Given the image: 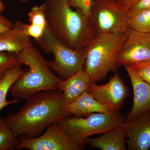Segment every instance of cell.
<instances>
[{"label":"cell","instance_id":"5bb4252c","mask_svg":"<svg viewBox=\"0 0 150 150\" xmlns=\"http://www.w3.org/2000/svg\"><path fill=\"white\" fill-rule=\"evenodd\" d=\"M91 83V78L83 67L69 79L63 80L58 89L62 91L66 105L87 91Z\"/></svg>","mask_w":150,"mask_h":150},{"label":"cell","instance_id":"52a82bcc","mask_svg":"<svg viewBox=\"0 0 150 150\" xmlns=\"http://www.w3.org/2000/svg\"><path fill=\"white\" fill-rule=\"evenodd\" d=\"M130 8L119 0H92L88 18L92 29L95 33H124Z\"/></svg>","mask_w":150,"mask_h":150},{"label":"cell","instance_id":"cb8c5ba5","mask_svg":"<svg viewBox=\"0 0 150 150\" xmlns=\"http://www.w3.org/2000/svg\"><path fill=\"white\" fill-rule=\"evenodd\" d=\"M149 9H150V0H139L130 7L129 11V18Z\"/></svg>","mask_w":150,"mask_h":150},{"label":"cell","instance_id":"8fae6325","mask_svg":"<svg viewBox=\"0 0 150 150\" xmlns=\"http://www.w3.org/2000/svg\"><path fill=\"white\" fill-rule=\"evenodd\" d=\"M121 126L125 129L127 150H148L150 148V111L130 121H126Z\"/></svg>","mask_w":150,"mask_h":150},{"label":"cell","instance_id":"4316f807","mask_svg":"<svg viewBox=\"0 0 150 150\" xmlns=\"http://www.w3.org/2000/svg\"><path fill=\"white\" fill-rule=\"evenodd\" d=\"M5 6L4 5V3L0 0V13H2L4 11Z\"/></svg>","mask_w":150,"mask_h":150},{"label":"cell","instance_id":"6da1fadb","mask_svg":"<svg viewBox=\"0 0 150 150\" xmlns=\"http://www.w3.org/2000/svg\"><path fill=\"white\" fill-rule=\"evenodd\" d=\"M66 105L62 91H44L30 96L18 112L5 119L16 137L33 139L52 123L72 115L66 110Z\"/></svg>","mask_w":150,"mask_h":150},{"label":"cell","instance_id":"277c9868","mask_svg":"<svg viewBox=\"0 0 150 150\" xmlns=\"http://www.w3.org/2000/svg\"><path fill=\"white\" fill-rule=\"evenodd\" d=\"M125 33H95L84 48L83 68L91 83L105 79L108 74L116 71L117 56L125 40Z\"/></svg>","mask_w":150,"mask_h":150},{"label":"cell","instance_id":"7402d4cb","mask_svg":"<svg viewBox=\"0 0 150 150\" xmlns=\"http://www.w3.org/2000/svg\"><path fill=\"white\" fill-rule=\"evenodd\" d=\"M129 66L143 80L150 83V59Z\"/></svg>","mask_w":150,"mask_h":150},{"label":"cell","instance_id":"ac0fdd59","mask_svg":"<svg viewBox=\"0 0 150 150\" xmlns=\"http://www.w3.org/2000/svg\"><path fill=\"white\" fill-rule=\"evenodd\" d=\"M24 71L21 66L12 67L7 71L0 80V111L8 105L16 103L18 101L16 99L8 101L6 99L7 95L11 86Z\"/></svg>","mask_w":150,"mask_h":150},{"label":"cell","instance_id":"8992f818","mask_svg":"<svg viewBox=\"0 0 150 150\" xmlns=\"http://www.w3.org/2000/svg\"><path fill=\"white\" fill-rule=\"evenodd\" d=\"M47 54H52L54 59L48 62L52 71L63 80L69 79L83 67L84 49L76 50L68 47L59 41L46 27L43 35L34 40Z\"/></svg>","mask_w":150,"mask_h":150},{"label":"cell","instance_id":"44dd1931","mask_svg":"<svg viewBox=\"0 0 150 150\" xmlns=\"http://www.w3.org/2000/svg\"><path fill=\"white\" fill-rule=\"evenodd\" d=\"M21 65L16 60V54L0 52V80L10 69Z\"/></svg>","mask_w":150,"mask_h":150},{"label":"cell","instance_id":"9a60e30c","mask_svg":"<svg viewBox=\"0 0 150 150\" xmlns=\"http://www.w3.org/2000/svg\"><path fill=\"white\" fill-rule=\"evenodd\" d=\"M95 138H88L86 143L93 148L101 150H126V132L122 126H116Z\"/></svg>","mask_w":150,"mask_h":150},{"label":"cell","instance_id":"5b68a950","mask_svg":"<svg viewBox=\"0 0 150 150\" xmlns=\"http://www.w3.org/2000/svg\"><path fill=\"white\" fill-rule=\"evenodd\" d=\"M126 118L120 112L93 113L87 116H68L56 122L59 128L76 145L79 150L85 147L86 141L95 134L121 126Z\"/></svg>","mask_w":150,"mask_h":150},{"label":"cell","instance_id":"3957f363","mask_svg":"<svg viewBox=\"0 0 150 150\" xmlns=\"http://www.w3.org/2000/svg\"><path fill=\"white\" fill-rule=\"evenodd\" d=\"M19 63L27 66L10 88L14 99H28L44 91L58 89L63 79L56 76L39 50L34 46L16 54Z\"/></svg>","mask_w":150,"mask_h":150},{"label":"cell","instance_id":"484cf974","mask_svg":"<svg viewBox=\"0 0 150 150\" xmlns=\"http://www.w3.org/2000/svg\"><path fill=\"white\" fill-rule=\"evenodd\" d=\"M119 1L131 7V6L135 4L139 0H119Z\"/></svg>","mask_w":150,"mask_h":150},{"label":"cell","instance_id":"9c48e42d","mask_svg":"<svg viewBox=\"0 0 150 150\" xmlns=\"http://www.w3.org/2000/svg\"><path fill=\"white\" fill-rule=\"evenodd\" d=\"M87 91L112 111L120 112L129 93V89L117 72L107 83L97 85L91 83Z\"/></svg>","mask_w":150,"mask_h":150},{"label":"cell","instance_id":"4fadbf2b","mask_svg":"<svg viewBox=\"0 0 150 150\" xmlns=\"http://www.w3.org/2000/svg\"><path fill=\"white\" fill-rule=\"evenodd\" d=\"M25 24L17 21L11 28L0 34V52L17 54L33 46L32 38L28 34Z\"/></svg>","mask_w":150,"mask_h":150},{"label":"cell","instance_id":"2e32d148","mask_svg":"<svg viewBox=\"0 0 150 150\" xmlns=\"http://www.w3.org/2000/svg\"><path fill=\"white\" fill-rule=\"evenodd\" d=\"M66 109L70 114L75 116H87L93 113L113 111L98 102L87 91L67 105Z\"/></svg>","mask_w":150,"mask_h":150},{"label":"cell","instance_id":"7a4b0ae2","mask_svg":"<svg viewBox=\"0 0 150 150\" xmlns=\"http://www.w3.org/2000/svg\"><path fill=\"white\" fill-rule=\"evenodd\" d=\"M44 3L47 25L55 37L72 49H84L95 34L86 15L79 9L73 10L67 0Z\"/></svg>","mask_w":150,"mask_h":150},{"label":"cell","instance_id":"7c38bea8","mask_svg":"<svg viewBox=\"0 0 150 150\" xmlns=\"http://www.w3.org/2000/svg\"><path fill=\"white\" fill-rule=\"evenodd\" d=\"M134 91V101L126 121H130L150 111V83L143 80L129 65L124 66Z\"/></svg>","mask_w":150,"mask_h":150},{"label":"cell","instance_id":"d4e9b609","mask_svg":"<svg viewBox=\"0 0 150 150\" xmlns=\"http://www.w3.org/2000/svg\"><path fill=\"white\" fill-rule=\"evenodd\" d=\"M13 23L0 13V34L13 27Z\"/></svg>","mask_w":150,"mask_h":150},{"label":"cell","instance_id":"83f0119b","mask_svg":"<svg viewBox=\"0 0 150 150\" xmlns=\"http://www.w3.org/2000/svg\"><path fill=\"white\" fill-rule=\"evenodd\" d=\"M19 1H20L21 2L25 3L29 1L30 0H19Z\"/></svg>","mask_w":150,"mask_h":150},{"label":"cell","instance_id":"ffe728a7","mask_svg":"<svg viewBox=\"0 0 150 150\" xmlns=\"http://www.w3.org/2000/svg\"><path fill=\"white\" fill-rule=\"evenodd\" d=\"M128 28L141 32L150 33V9L130 17L128 22Z\"/></svg>","mask_w":150,"mask_h":150},{"label":"cell","instance_id":"ba28073f","mask_svg":"<svg viewBox=\"0 0 150 150\" xmlns=\"http://www.w3.org/2000/svg\"><path fill=\"white\" fill-rule=\"evenodd\" d=\"M117 56L118 66L137 64L150 59V33L128 28Z\"/></svg>","mask_w":150,"mask_h":150},{"label":"cell","instance_id":"d6986e66","mask_svg":"<svg viewBox=\"0 0 150 150\" xmlns=\"http://www.w3.org/2000/svg\"><path fill=\"white\" fill-rule=\"evenodd\" d=\"M20 142L9 128L5 118L0 117V150H13Z\"/></svg>","mask_w":150,"mask_h":150},{"label":"cell","instance_id":"e0dca14e","mask_svg":"<svg viewBox=\"0 0 150 150\" xmlns=\"http://www.w3.org/2000/svg\"><path fill=\"white\" fill-rule=\"evenodd\" d=\"M45 3L39 6L33 7L28 13L29 24L25 25L26 31L30 36L34 40L40 38L47 26L45 13Z\"/></svg>","mask_w":150,"mask_h":150},{"label":"cell","instance_id":"30bf717a","mask_svg":"<svg viewBox=\"0 0 150 150\" xmlns=\"http://www.w3.org/2000/svg\"><path fill=\"white\" fill-rule=\"evenodd\" d=\"M45 134L31 139H20L16 150H80L72 140L59 128L56 122L47 128Z\"/></svg>","mask_w":150,"mask_h":150},{"label":"cell","instance_id":"603a6c76","mask_svg":"<svg viewBox=\"0 0 150 150\" xmlns=\"http://www.w3.org/2000/svg\"><path fill=\"white\" fill-rule=\"evenodd\" d=\"M67 1L71 7L80 10L88 18L92 0H67Z\"/></svg>","mask_w":150,"mask_h":150}]
</instances>
